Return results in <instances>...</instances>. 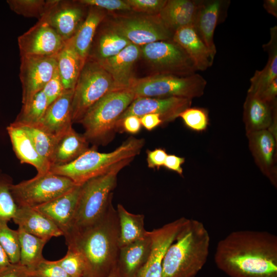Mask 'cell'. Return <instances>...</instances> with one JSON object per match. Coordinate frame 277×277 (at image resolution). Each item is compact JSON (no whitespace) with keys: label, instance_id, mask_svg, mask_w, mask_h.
Listing matches in <instances>:
<instances>
[{"label":"cell","instance_id":"31","mask_svg":"<svg viewBox=\"0 0 277 277\" xmlns=\"http://www.w3.org/2000/svg\"><path fill=\"white\" fill-rule=\"evenodd\" d=\"M270 38L269 42L262 47L268 54V61L261 70H256L250 79V86L247 92L258 94L277 78V27L270 29Z\"/></svg>","mask_w":277,"mask_h":277},{"label":"cell","instance_id":"21","mask_svg":"<svg viewBox=\"0 0 277 277\" xmlns=\"http://www.w3.org/2000/svg\"><path fill=\"white\" fill-rule=\"evenodd\" d=\"M141 56V47L131 44L116 55L96 61L110 74L118 89H127L134 78L133 66Z\"/></svg>","mask_w":277,"mask_h":277},{"label":"cell","instance_id":"6","mask_svg":"<svg viewBox=\"0 0 277 277\" xmlns=\"http://www.w3.org/2000/svg\"><path fill=\"white\" fill-rule=\"evenodd\" d=\"M135 98L128 89L113 90L97 101L86 113L79 123L88 142L105 144L113 136L121 114Z\"/></svg>","mask_w":277,"mask_h":277},{"label":"cell","instance_id":"44","mask_svg":"<svg viewBox=\"0 0 277 277\" xmlns=\"http://www.w3.org/2000/svg\"><path fill=\"white\" fill-rule=\"evenodd\" d=\"M49 105L58 98L65 91L57 68L51 78L42 90Z\"/></svg>","mask_w":277,"mask_h":277},{"label":"cell","instance_id":"54","mask_svg":"<svg viewBox=\"0 0 277 277\" xmlns=\"http://www.w3.org/2000/svg\"><path fill=\"white\" fill-rule=\"evenodd\" d=\"M106 277H123L116 266L115 268L112 270L110 274Z\"/></svg>","mask_w":277,"mask_h":277},{"label":"cell","instance_id":"52","mask_svg":"<svg viewBox=\"0 0 277 277\" xmlns=\"http://www.w3.org/2000/svg\"><path fill=\"white\" fill-rule=\"evenodd\" d=\"M263 7L270 14L277 17V1L265 0L263 3Z\"/></svg>","mask_w":277,"mask_h":277},{"label":"cell","instance_id":"41","mask_svg":"<svg viewBox=\"0 0 277 277\" xmlns=\"http://www.w3.org/2000/svg\"><path fill=\"white\" fill-rule=\"evenodd\" d=\"M71 277H83L85 263L81 255L68 247L66 254L61 259L55 261Z\"/></svg>","mask_w":277,"mask_h":277},{"label":"cell","instance_id":"51","mask_svg":"<svg viewBox=\"0 0 277 277\" xmlns=\"http://www.w3.org/2000/svg\"><path fill=\"white\" fill-rule=\"evenodd\" d=\"M263 100L272 102L277 100V78L273 80L259 94H256Z\"/></svg>","mask_w":277,"mask_h":277},{"label":"cell","instance_id":"1","mask_svg":"<svg viewBox=\"0 0 277 277\" xmlns=\"http://www.w3.org/2000/svg\"><path fill=\"white\" fill-rule=\"evenodd\" d=\"M214 259L229 277H277V236L265 231L231 232L219 241Z\"/></svg>","mask_w":277,"mask_h":277},{"label":"cell","instance_id":"50","mask_svg":"<svg viewBox=\"0 0 277 277\" xmlns=\"http://www.w3.org/2000/svg\"><path fill=\"white\" fill-rule=\"evenodd\" d=\"M141 123L146 130L151 131L163 124L160 115L158 114L150 113L140 117Z\"/></svg>","mask_w":277,"mask_h":277},{"label":"cell","instance_id":"14","mask_svg":"<svg viewBox=\"0 0 277 277\" xmlns=\"http://www.w3.org/2000/svg\"><path fill=\"white\" fill-rule=\"evenodd\" d=\"M20 56H55L65 41L44 19L40 18L17 39Z\"/></svg>","mask_w":277,"mask_h":277},{"label":"cell","instance_id":"17","mask_svg":"<svg viewBox=\"0 0 277 277\" xmlns=\"http://www.w3.org/2000/svg\"><path fill=\"white\" fill-rule=\"evenodd\" d=\"M243 120L246 135L268 130L277 138V100L269 102L247 92L243 105Z\"/></svg>","mask_w":277,"mask_h":277},{"label":"cell","instance_id":"42","mask_svg":"<svg viewBox=\"0 0 277 277\" xmlns=\"http://www.w3.org/2000/svg\"><path fill=\"white\" fill-rule=\"evenodd\" d=\"M27 270L34 277H71L55 261L46 259Z\"/></svg>","mask_w":277,"mask_h":277},{"label":"cell","instance_id":"29","mask_svg":"<svg viewBox=\"0 0 277 277\" xmlns=\"http://www.w3.org/2000/svg\"><path fill=\"white\" fill-rule=\"evenodd\" d=\"M87 15L74 35L70 39L78 54L84 60L89 56L98 28L105 19V10L88 6Z\"/></svg>","mask_w":277,"mask_h":277},{"label":"cell","instance_id":"3","mask_svg":"<svg viewBox=\"0 0 277 277\" xmlns=\"http://www.w3.org/2000/svg\"><path fill=\"white\" fill-rule=\"evenodd\" d=\"M210 243L204 224L187 219L166 252L162 277H195L207 262Z\"/></svg>","mask_w":277,"mask_h":277},{"label":"cell","instance_id":"27","mask_svg":"<svg viewBox=\"0 0 277 277\" xmlns=\"http://www.w3.org/2000/svg\"><path fill=\"white\" fill-rule=\"evenodd\" d=\"M201 0H167L159 15L166 27L174 32L193 26Z\"/></svg>","mask_w":277,"mask_h":277},{"label":"cell","instance_id":"36","mask_svg":"<svg viewBox=\"0 0 277 277\" xmlns=\"http://www.w3.org/2000/svg\"><path fill=\"white\" fill-rule=\"evenodd\" d=\"M48 106L47 98L42 90L23 105L21 111L14 122L24 124H38Z\"/></svg>","mask_w":277,"mask_h":277},{"label":"cell","instance_id":"30","mask_svg":"<svg viewBox=\"0 0 277 277\" xmlns=\"http://www.w3.org/2000/svg\"><path fill=\"white\" fill-rule=\"evenodd\" d=\"M55 58L57 70L65 89L74 90L86 60L78 54L70 39L65 42Z\"/></svg>","mask_w":277,"mask_h":277},{"label":"cell","instance_id":"24","mask_svg":"<svg viewBox=\"0 0 277 277\" xmlns=\"http://www.w3.org/2000/svg\"><path fill=\"white\" fill-rule=\"evenodd\" d=\"M7 131L13 151L21 163L33 166L37 174L50 171V164L39 155L29 136L21 127L12 122L7 127Z\"/></svg>","mask_w":277,"mask_h":277},{"label":"cell","instance_id":"22","mask_svg":"<svg viewBox=\"0 0 277 277\" xmlns=\"http://www.w3.org/2000/svg\"><path fill=\"white\" fill-rule=\"evenodd\" d=\"M73 90H66L50 104L38 124L49 133L58 136L72 127V101Z\"/></svg>","mask_w":277,"mask_h":277},{"label":"cell","instance_id":"13","mask_svg":"<svg viewBox=\"0 0 277 277\" xmlns=\"http://www.w3.org/2000/svg\"><path fill=\"white\" fill-rule=\"evenodd\" d=\"M56 69L55 56H21L19 76L22 87V104L42 91Z\"/></svg>","mask_w":277,"mask_h":277},{"label":"cell","instance_id":"35","mask_svg":"<svg viewBox=\"0 0 277 277\" xmlns=\"http://www.w3.org/2000/svg\"><path fill=\"white\" fill-rule=\"evenodd\" d=\"M13 122L26 131L38 153L50 164L57 136L49 133L38 124H24L14 121Z\"/></svg>","mask_w":277,"mask_h":277},{"label":"cell","instance_id":"8","mask_svg":"<svg viewBox=\"0 0 277 277\" xmlns=\"http://www.w3.org/2000/svg\"><path fill=\"white\" fill-rule=\"evenodd\" d=\"M118 89L110 74L96 60L88 57L75 85L72 101L73 123L107 93Z\"/></svg>","mask_w":277,"mask_h":277},{"label":"cell","instance_id":"39","mask_svg":"<svg viewBox=\"0 0 277 277\" xmlns=\"http://www.w3.org/2000/svg\"><path fill=\"white\" fill-rule=\"evenodd\" d=\"M10 9L26 17L40 19L44 14L46 1L44 0H8Z\"/></svg>","mask_w":277,"mask_h":277},{"label":"cell","instance_id":"16","mask_svg":"<svg viewBox=\"0 0 277 277\" xmlns=\"http://www.w3.org/2000/svg\"><path fill=\"white\" fill-rule=\"evenodd\" d=\"M191 99L171 97L166 98L136 97L118 118L116 125L130 115L141 117L147 114L160 115L163 124L174 121L183 110L190 107Z\"/></svg>","mask_w":277,"mask_h":277},{"label":"cell","instance_id":"12","mask_svg":"<svg viewBox=\"0 0 277 277\" xmlns=\"http://www.w3.org/2000/svg\"><path fill=\"white\" fill-rule=\"evenodd\" d=\"M86 5L78 1L48 0L41 18L46 21L64 41L71 39L84 21Z\"/></svg>","mask_w":277,"mask_h":277},{"label":"cell","instance_id":"9","mask_svg":"<svg viewBox=\"0 0 277 277\" xmlns=\"http://www.w3.org/2000/svg\"><path fill=\"white\" fill-rule=\"evenodd\" d=\"M76 185L68 177L49 171L12 184L10 191L17 206L34 207L57 198Z\"/></svg>","mask_w":277,"mask_h":277},{"label":"cell","instance_id":"46","mask_svg":"<svg viewBox=\"0 0 277 277\" xmlns=\"http://www.w3.org/2000/svg\"><path fill=\"white\" fill-rule=\"evenodd\" d=\"M146 152L147 162L149 168L159 169L164 166L168 155L165 149L159 148L153 150H147Z\"/></svg>","mask_w":277,"mask_h":277},{"label":"cell","instance_id":"49","mask_svg":"<svg viewBox=\"0 0 277 277\" xmlns=\"http://www.w3.org/2000/svg\"><path fill=\"white\" fill-rule=\"evenodd\" d=\"M185 159L174 154H168L164 166L166 168L174 171L180 174L183 175V170L182 165L184 163Z\"/></svg>","mask_w":277,"mask_h":277},{"label":"cell","instance_id":"53","mask_svg":"<svg viewBox=\"0 0 277 277\" xmlns=\"http://www.w3.org/2000/svg\"><path fill=\"white\" fill-rule=\"evenodd\" d=\"M11 263L7 253L0 244V269L8 266Z\"/></svg>","mask_w":277,"mask_h":277},{"label":"cell","instance_id":"5","mask_svg":"<svg viewBox=\"0 0 277 277\" xmlns=\"http://www.w3.org/2000/svg\"><path fill=\"white\" fill-rule=\"evenodd\" d=\"M133 159H127L117 163L107 172L92 178L82 185L72 227L65 237L100 219L112 201V191L116 186L118 172Z\"/></svg>","mask_w":277,"mask_h":277},{"label":"cell","instance_id":"40","mask_svg":"<svg viewBox=\"0 0 277 277\" xmlns=\"http://www.w3.org/2000/svg\"><path fill=\"white\" fill-rule=\"evenodd\" d=\"M179 117L188 128L195 131H205L209 123L208 112L203 108L190 107L180 113Z\"/></svg>","mask_w":277,"mask_h":277},{"label":"cell","instance_id":"7","mask_svg":"<svg viewBox=\"0 0 277 277\" xmlns=\"http://www.w3.org/2000/svg\"><path fill=\"white\" fill-rule=\"evenodd\" d=\"M206 85V80L197 73L188 76L153 74L134 78L127 89L135 98L177 97L192 100L204 94Z\"/></svg>","mask_w":277,"mask_h":277},{"label":"cell","instance_id":"43","mask_svg":"<svg viewBox=\"0 0 277 277\" xmlns=\"http://www.w3.org/2000/svg\"><path fill=\"white\" fill-rule=\"evenodd\" d=\"M131 10L149 15H157L165 5L167 0H126Z\"/></svg>","mask_w":277,"mask_h":277},{"label":"cell","instance_id":"25","mask_svg":"<svg viewBox=\"0 0 277 277\" xmlns=\"http://www.w3.org/2000/svg\"><path fill=\"white\" fill-rule=\"evenodd\" d=\"M12 220L28 233L49 241L53 237L63 235L55 224L33 207L17 206Z\"/></svg>","mask_w":277,"mask_h":277},{"label":"cell","instance_id":"47","mask_svg":"<svg viewBox=\"0 0 277 277\" xmlns=\"http://www.w3.org/2000/svg\"><path fill=\"white\" fill-rule=\"evenodd\" d=\"M142 127L140 117L130 115L123 119L117 125L116 130L122 128L125 131L130 134H136Z\"/></svg>","mask_w":277,"mask_h":277},{"label":"cell","instance_id":"4","mask_svg":"<svg viewBox=\"0 0 277 277\" xmlns=\"http://www.w3.org/2000/svg\"><path fill=\"white\" fill-rule=\"evenodd\" d=\"M145 144L143 138L130 137L111 152L102 153L89 148L71 163L51 167L53 173L68 177L76 185H81L89 180L108 171L117 163L134 159Z\"/></svg>","mask_w":277,"mask_h":277},{"label":"cell","instance_id":"15","mask_svg":"<svg viewBox=\"0 0 277 277\" xmlns=\"http://www.w3.org/2000/svg\"><path fill=\"white\" fill-rule=\"evenodd\" d=\"M186 219L182 217L149 231L151 241L150 254L136 277H162L163 262L166 252L175 240Z\"/></svg>","mask_w":277,"mask_h":277},{"label":"cell","instance_id":"2","mask_svg":"<svg viewBox=\"0 0 277 277\" xmlns=\"http://www.w3.org/2000/svg\"><path fill=\"white\" fill-rule=\"evenodd\" d=\"M116 210L109 203L93 224L65 238L68 247L78 252L85 263L83 277H106L116 266L120 250Z\"/></svg>","mask_w":277,"mask_h":277},{"label":"cell","instance_id":"34","mask_svg":"<svg viewBox=\"0 0 277 277\" xmlns=\"http://www.w3.org/2000/svg\"><path fill=\"white\" fill-rule=\"evenodd\" d=\"M17 231L20 244L19 264L27 268H32L45 259L42 252L49 240L34 236L19 227Z\"/></svg>","mask_w":277,"mask_h":277},{"label":"cell","instance_id":"19","mask_svg":"<svg viewBox=\"0 0 277 277\" xmlns=\"http://www.w3.org/2000/svg\"><path fill=\"white\" fill-rule=\"evenodd\" d=\"M246 136L250 151L262 173L277 187V138L268 130L253 132Z\"/></svg>","mask_w":277,"mask_h":277},{"label":"cell","instance_id":"20","mask_svg":"<svg viewBox=\"0 0 277 277\" xmlns=\"http://www.w3.org/2000/svg\"><path fill=\"white\" fill-rule=\"evenodd\" d=\"M82 185L75 186L50 202L33 207L51 220L65 237L71 230Z\"/></svg>","mask_w":277,"mask_h":277},{"label":"cell","instance_id":"37","mask_svg":"<svg viewBox=\"0 0 277 277\" xmlns=\"http://www.w3.org/2000/svg\"><path fill=\"white\" fill-rule=\"evenodd\" d=\"M8 221L0 220V244L7 253L11 264L20 261V244L17 230L10 228Z\"/></svg>","mask_w":277,"mask_h":277},{"label":"cell","instance_id":"28","mask_svg":"<svg viewBox=\"0 0 277 277\" xmlns=\"http://www.w3.org/2000/svg\"><path fill=\"white\" fill-rule=\"evenodd\" d=\"M88 146L89 142L83 134L70 128L57 136L50 160L51 167L71 163L87 151Z\"/></svg>","mask_w":277,"mask_h":277},{"label":"cell","instance_id":"48","mask_svg":"<svg viewBox=\"0 0 277 277\" xmlns=\"http://www.w3.org/2000/svg\"><path fill=\"white\" fill-rule=\"evenodd\" d=\"M0 277H34L27 268L19 264H12L0 269Z\"/></svg>","mask_w":277,"mask_h":277},{"label":"cell","instance_id":"32","mask_svg":"<svg viewBox=\"0 0 277 277\" xmlns=\"http://www.w3.org/2000/svg\"><path fill=\"white\" fill-rule=\"evenodd\" d=\"M131 43L124 36L108 26L96 33L88 57L101 61L119 53Z\"/></svg>","mask_w":277,"mask_h":277},{"label":"cell","instance_id":"26","mask_svg":"<svg viewBox=\"0 0 277 277\" xmlns=\"http://www.w3.org/2000/svg\"><path fill=\"white\" fill-rule=\"evenodd\" d=\"M149 231L145 238L120 248L116 267L123 277H136L151 250Z\"/></svg>","mask_w":277,"mask_h":277},{"label":"cell","instance_id":"38","mask_svg":"<svg viewBox=\"0 0 277 277\" xmlns=\"http://www.w3.org/2000/svg\"><path fill=\"white\" fill-rule=\"evenodd\" d=\"M12 184L10 176L0 174V220L8 222L13 219L18 207L10 191Z\"/></svg>","mask_w":277,"mask_h":277},{"label":"cell","instance_id":"18","mask_svg":"<svg viewBox=\"0 0 277 277\" xmlns=\"http://www.w3.org/2000/svg\"><path fill=\"white\" fill-rule=\"evenodd\" d=\"M230 4L229 0H201L193 25L214 57L216 53L214 31L225 20Z\"/></svg>","mask_w":277,"mask_h":277},{"label":"cell","instance_id":"10","mask_svg":"<svg viewBox=\"0 0 277 277\" xmlns=\"http://www.w3.org/2000/svg\"><path fill=\"white\" fill-rule=\"evenodd\" d=\"M141 47V56L155 72L154 74L188 76L197 71L185 51L172 39L157 41Z\"/></svg>","mask_w":277,"mask_h":277},{"label":"cell","instance_id":"33","mask_svg":"<svg viewBox=\"0 0 277 277\" xmlns=\"http://www.w3.org/2000/svg\"><path fill=\"white\" fill-rule=\"evenodd\" d=\"M119 223L118 246H123L147 236L148 231L144 228V215L133 214L121 204L116 209Z\"/></svg>","mask_w":277,"mask_h":277},{"label":"cell","instance_id":"11","mask_svg":"<svg viewBox=\"0 0 277 277\" xmlns=\"http://www.w3.org/2000/svg\"><path fill=\"white\" fill-rule=\"evenodd\" d=\"M109 27L131 44L140 47L155 42L172 39L174 33L166 27L159 14L118 16L112 19Z\"/></svg>","mask_w":277,"mask_h":277},{"label":"cell","instance_id":"45","mask_svg":"<svg viewBox=\"0 0 277 277\" xmlns=\"http://www.w3.org/2000/svg\"><path fill=\"white\" fill-rule=\"evenodd\" d=\"M87 6H94L108 11H131L126 0H79Z\"/></svg>","mask_w":277,"mask_h":277},{"label":"cell","instance_id":"23","mask_svg":"<svg viewBox=\"0 0 277 277\" xmlns=\"http://www.w3.org/2000/svg\"><path fill=\"white\" fill-rule=\"evenodd\" d=\"M172 40L185 51L197 71L206 70L213 65L214 57L193 26L176 30L173 33Z\"/></svg>","mask_w":277,"mask_h":277}]
</instances>
